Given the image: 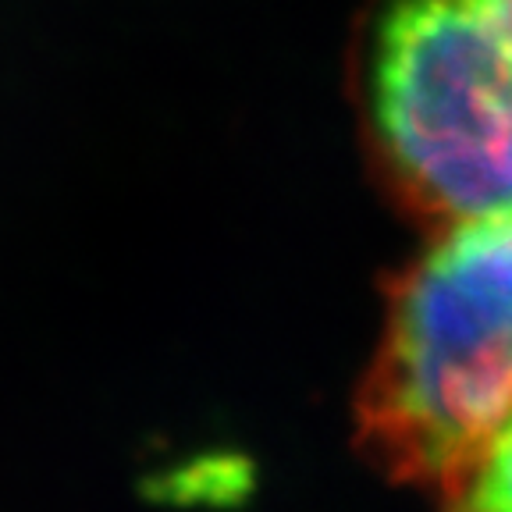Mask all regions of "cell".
<instances>
[{
  "instance_id": "obj_1",
  "label": "cell",
  "mask_w": 512,
  "mask_h": 512,
  "mask_svg": "<svg viewBox=\"0 0 512 512\" xmlns=\"http://www.w3.org/2000/svg\"><path fill=\"white\" fill-rule=\"evenodd\" d=\"M512 406V210L445 224L399 274L356 399L367 456L434 484Z\"/></svg>"
},
{
  "instance_id": "obj_3",
  "label": "cell",
  "mask_w": 512,
  "mask_h": 512,
  "mask_svg": "<svg viewBox=\"0 0 512 512\" xmlns=\"http://www.w3.org/2000/svg\"><path fill=\"white\" fill-rule=\"evenodd\" d=\"M445 512H512V406L438 484Z\"/></svg>"
},
{
  "instance_id": "obj_4",
  "label": "cell",
  "mask_w": 512,
  "mask_h": 512,
  "mask_svg": "<svg viewBox=\"0 0 512 512\" xmlns=\"http://www.w3.org/2000/svg\"><path fill=\"white\" fill-rule=\"evenodd\" d=\"M473 8L484 15V22L502 36V43L512 50V0H470Z\"/></svg>"
},
{
  "instance_id": "obj_2",
  "label": "cell",
  "mask_w": 512,
  "mask_h": 512,
  "mask_svg": "<svg viewBox=\"0 0 512 512\" xmlns=\"http://www.w3.org/2000/svg\"><path fill=\"white\" fill-rule=\"evenodd\" d=\"M356 93L409 210L434 228L512 210V50L470 0H370Z\"/></svg>"
}]
</instances>
